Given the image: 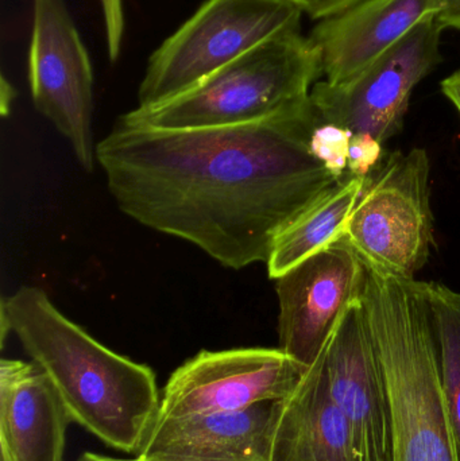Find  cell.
Here are the masks:
<instances>
[{
    "mask_svg": "<svg viewBox=\"0 0 460 461\" xmlns=\"http://www.w3.org/2000/svg\"><path fill=\"white\" fill-rule=\"evenodd\" d=\"M310 97L267 121L194 130L118 126L96 146L108 191L137 223L232 270L266 263L275 239L335 178L311 153Z\"/></svg>",
    "mask_w": 460,
    "mask_h": 461,
    "instance_id": "1",
    "label": "cell"
},
{
    "mask_svg": "<svg viewBox=\"0 0 460 461\" xmlns=\"http://www.w3.org/2000/svg\"><path fill=\"white\" fill-rule=\"evenodd\" d=\"M7 333L53 382L72 422L110 448L140 455L161 409L149 366L103 346L37 286L3 298L2 341Z\"/></svg>",
    "mask_w": 460,
    "mask_h": 461,
    "instance_id": "2",
    "label": "cell"
},
{
    "mask_svg": "<svg viewBox=\"0 0 460 461\" xmlns=\"http://www.w3.org/2000/svg\"><path fill=\"white\" fill-rule=\"evenodd\" d=\"M364 263L361 301L388 390L393 461H460L423 282Z\"/></svg>",
    "mask_w": 460,
    "mask_h": 461,
    "instance_id": "3",
    "label": "cell"
},
{
    "mask_svg": "<svg viewBox=\"0 0 460 461\" xmlns=\"http://www.w3.org/2000/svg\"><path fill=\"white\" fill-rule=\"evenodd\" d=\"M323 76L321 57L302 29L270 38L189 91L119 118L127 129L194 130L267 121L307 102Z\"/></svg>",
    "mask_w": 460,
    "mask_h": 461,
    "instance_id": "4",
    "label": "cell"
},
{
    "mask_svg": "<svg viewBox=\"0 0 460 461\" xmlns=\"http://www.w3.org/2000/svg\"><path fill=\"white\" fill-rule=\"evenodd\" d=\"M289 0H207L151 54L138 107L180 96L270 38L302 29Z\"/></svg>",
    "mask_w": 460,
    "mask_h": 461,
    "instance_id": "5",
    "label": "cell"
},
{
    "mask_svg": "<svg viewBox=\"0 0 460 461\" xmlns=\"http://www.w3.org/2000/svg\"><path fill=\"white\" fill-rule=\"evenodd\" d=\"M428 153L416 148L386 154L365 177L346 223L345 240L364 262L416 279L435 247Z\"/></svg>",
    "mask_w": 460,
    "mask_h": 461,
    "instance_id": "6",
    "label": "cell"
},
{
    "mask_svg": "<svg viewBox=\"0 0 460 461\" xmlns=\"http://www.w3.org/2000/svg\"><path fill=\"white\" fill-rule=\"evenodd\" d=\"M443 30L437 15L428 16L358 75L338 84L318 81L310 94L316 115L353 134H372L383 143L396 137L412 92L442 59Z\"/></svg>",
    "mask_w": 460,
    "mask_h": 461,
    "instance_id": "7",
    "label": "cell"
},
{
    "mask_svg": "<svg viewBox=\"0 0 460 461\" xmlns=\"http://www.w3.org/2000/svg\"><path fill=\"white\" fill-rule=\"evenodd\" d=\"M29 81L38 113L69 140L78 164L92 172L94 70L67 0H32Z\"/></svg>",
    "mask_w": 460,
    "mask_h": 461,
    "instance_id": "8",
    "label": "cell"
},
{
    "mask_svg": "<svg viewBox=\"0 0 460 461\" xmlns=\"http://www.w3.org/2000/svg\"><path fill=\"white\" fill-rule=\"evenodd\" d=\"M307 368L281 348L204 349L170 375L158 419L245 411L285 400Z\"/></svg>",
    "mask_w": 460,
    "mask_h": 461,
    "instance_id": "9",
    "label": "cell"
},
{
    "mask_svg": "<svg viewBox=\"0 0 460 461\" xmlns=\"http://www.w3.org/2000/svg\"><path fill=\"white\" fill-rule=\"evenodd\" d=\"M316 363L350 427L359 461H393L388 390L361 295L346 306Z\"/></svg>",
    "mask_w": 460,
    "mask_h": 461,
    "instance_id": "10",
    "label": "cell"
},
{
    "mask_svg": "<svg viewBox=\"0 0 460 461\" xmlns=\"http://www.w3.org/2000/svg\"><path fill=\"white\" fill-rule=\"evenodd\" d=\"M366 266L342 239L277 279L278 348L310 367L346 306L361 295Z\"/></svg>",
    "mask_w": 460,
    "mask_h": 461,
    "instance_id": "11",
    "label": "cell"
},
{
    "mask_svg": "<svg viewBox=\"0 0 460 461\" xmlns=\"http://www.w3.org/2000/svg\"><path fill=\"white\" fill-rule=\"evenodd\" d=\"M443 8L445 0H365L319 21L308 37L320 53L326 81L342 83Z\"/></svg>",
    "mask_w": 460,
    "mask_h": 461,
    "instance_id": "12",
    "label": "cell"
},
{
    "mask_svg": "<svg viewBox=\"0 0 460 461\" xmlns=\"http://www.w3.org/2000/svg\"><path fill=\"white\" fill-rule=\"evenodd\" d=\"M273 405L245 411L158 419L142 451V461H269Z\"/></svg>",
    "mask_w": 460,
    "mask_h": 461,
    "instance_id": "13",
    "label": "cell"
},
{
    "mask_svg": "<svg viewBox=\"0 0 460 461\" xmlns=\"http://www.w3.org/2000/svg\"><path fill=\"white\" fill-rule=\"evenodd\" d=\"M70 420L53 382L35 363H0V448L13 461H64Z\"/></svg>",
    "mask_w": 460,
    "mask_h": 461,
    "instance_id": "14",
    "label": "cell"
},
{
    "mask_svg": "<svg viewBox=\"0 0 460 461\" xmlns=\"http://www.w3.org/2000/svg\"><path fill=\"white\" fill-rule=\"evenodd\" d=\"M269 461H359L316 360L292 394L273 405Z\"/></svg>",
    "mask_w": 460,
    "mask_h": 461,
    "instance_id": "15",
    "label": "cell"
},
{
    "mask_svg": "<svg viewBox=\"0 0 460 461\" xmlns=\"http://www.w3.org/2000/svg\"><path fill=\"white\" fill-rule=\"evenodd\" d=\"M364 180L347 170L278 233L266 262L270 278H280L302 260L345 239L346 223Z\"/></svg>",
    "mask_w": 460,
    "mask_h": 461,
    "instance_id": "16",
    "label": "cell"
},
{
    "mask_svg": "<svg viewBox=\"0 0 460 461\" xmlns=\"http://www.w3.org/2000/svg\"><path fill=\"white\" fill-rule=\"evenodd\" d=\"M423 286L431 311L443 386L460 459V293L437 282H423Z\"/></svg>",
    "mask_w": 460,
    "mask_h": 461,
    "instance_id": "17",
    "label": "cell"
},
{
    "mask_svg": "<svg viewBox=\"0 0 460 461\" xmlns=\"http://www.w3.org/2000/svg\"><path fill=\"white\" fill-rule=\"evenodd\" d=\"M353 135L350 130L326 123L320 119L311 135V153L335 178H340L347 172L348 150Z\"/></svg>",
    "mask_w": 460,
    "mask_h": 461,
    "instance_id": "18",
    "label": "cell"
},
{
    "mask_svg": "<svg viewBox=\"0 0 460 461\" xmlns=\"http://www.w3.org/2000/svg\"><path fill=\"white\" fill-rule=\"evenodd\" d=\"M383 157V143L377 138L367 132L354 134L348 150L347 170L356 177H367Z\"/></svg>",
    "mask_w": 460,
    "mask_h": 461,
    "instance_id": "19",
    "label": "cell"
},
{
    "mask_svg": "<svg viewBox=\"0 0 460 461\" xmlns=\"http://www.w3.org/2000/svg\"><path fill=\"white\" fill-rule=\"evenodd\" d=\"M104 16L108 56L113 62L121 56L124 34L123 0H100Z\"/></svg>",
    "mask_w": 460,
    "mask_h": 461,
    "instance_id": "20",
    "label": "cell"
},
{
    "mask_svg": "<svg viewBox=\"0 0 460 461\" xmlns=\"http://www.w3.org/2000/svg\"><path fill=\"white\" fill-rule=\"evenodd\" d=\"M296 7L316 21H323L329 16L338 15L365 0H289Z\"/></svg>",
    "mask_w": 460,
    "mask_h": 461,
    "instance_id": "21",
    "label": "cell"
},
{
    "mask_svg": "<svg viewBox=\"0 0 460 461\" xmlns=\"http://www.w3.org/2000/svg\"><path fill=\"white\" fill-rule=\"evenodd\" d=\"M443 29L460 30V0H445V8L437 15Z\"/></svg>",
    "mask_w": 460,
    "mask_h": 461,
    "instance_id": "22",
    "label": "cell"
},
{
    "mask_svg": "<svg viewBox=\"0 0 460 461\" xmlns=\"http://www.w3.org/2000/svg\"><path fill=\"white\" fill-rule=\"evenodd\" d=\"M443 95L455 105L460 113V70H456L453 75L446 77L440 84Z\"/></svg>",
    "mask_w": 460,
    "mask_h": 461,
    "instance_id": "23",
    "label": "cell"
},
{
    "mask_svg": "<svg viewBox=\"0 0 460 461\" xmlns=\"http://www.w3.org/2000/svg\"><path fill=\"white\" fill-rule=\"evenodd\" d=\"M14 99L13 86L7 83L5 77L2 78V111L3 115H5L10 107L11 102Z\"/></svg>",
    "mask_w": 460,
    "mask_h": 461,
    "instance_id": "24",
    "label": "cell"
},
{
    "mask_svg": "<svg viewBox=\"0 0 460 461\" xmlns=\"http://www.w3.org/2000/svg\"><path fill=\"white\" fill-rule=\"evenodd\" d=\"M76 461H137L135 459L132 460H124V459H115V457L111 456H103V455L94 454V452H84L83 455H80Z\"/></svg>",
    "mask_w": 460,
    "mask_h": 461,
    "instance_id": "25",
    "label": "cell"
},
{
    "mask_svg": "<svg viewBox=\"0 0 460 461\" xmlns=\"http://www.w3.org/2000/svg\"><path fill=\"white\" fill-rule=\"evenodd\" d=\"M2 449V461H13L11 460L10 455L7 454V452L5 451V449Z\"/></svg>",
    "mask_w": 460,
    "mask_h": 461,
    "instance_id": "26",
    "label": "cell"
},
{
    "mask_svg": "<svg viewBox=\"0 0 460 461\" xmlns=\"http://www.w3.org/2000/svg\"><path fill=\"white\" fill-rule=\"evenodd\" d=\"M134 459H135V457H134ZM135 460H137V461H142V460H138V459H135Z\"/></svg>",
    "mask_w": 460,
    "mask_h": 461,
    "instance_id": "27",
    "label": "cell"
}]
</instances>
